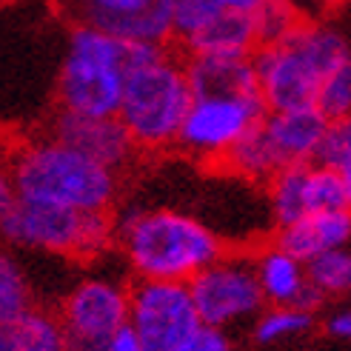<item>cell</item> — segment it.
Returning a JSON list of instances; mask_svg holds the SVG:
<instances>
[{"instance_id": "cell-1", "label": "cell", "mask_w": 351, "mask_h": 351, "mask_svg": "<svg viewBox=\"0 0 351 351\" xmlns=\"http://www.w3.org/2000/svg\"><path fill=\"white\" fill-rule=\"evenodd\" d=\"M195 103L186 55L178 46L132 43V69L117 117L140 152H166L178 143Z\"/></svg>"}, {"instance_id": "cell-2", "label": "cell", "mask_w": 351, "mask_h": 351, "mask_svg": "<svg viewBox=\"0 0 351 351\" xmlns=\"http://www.w3.org/2000/svg\"><path fill=\"white\" fill-rule=\"evenodd\" d=\"M17 197L69 206L77 212H109L117 197V171L92 160L51 134L17 140L6 174Z\"/></svg>"}, {"instance_id": "cell-3", "label": "cell", "mask_w": 351, "mask_h": 351, "mask_svg": "<svg viewBox=\"0 0 351 351\" xmlns=\"http://www.w3.org/2000/svg\"><path fill=\"white\" fill-rule=\"evenodd\" d=\"M117 240L137 280L189 283L197 271L223 257L220 237L208 226L171 208L117 217Z\"/></svg>"}, {"instance_id": "cell-4", "label": "cell", "mask_w": 351, "mask_h": 351, "mask_svg": "<svg viewBox=\"0 0 351 351\" xmlns=\"http://www.w3.org/2000/svg\"><path fill=\"white\" fill-rule=\"evenodd\" d=\"M348 58L351 46L343 34L311 23H303L277 43L260 46L254 66L269 112L317 106L323 80Z\"/></svg>"}, {"instance_id": "cell-5", "label": "cell", "mask_w": 351, "mask_h": 351, "mask_svg": "<svg viewBox=\"0 0 351 351\" xmlns=\"http://www.w3.org/2000/svg\"><path fill=\"white\" fill-rule=\"evenodd\" d=\"M0 226L14 245L72 257H97L117 237V220L109 212H77L69 206L23 200L6 178L0 180Z\"/></svg>"}, {"instance_id": "cell-6", "label": "cell", "mask_w": 351, "mask_h": 351, "mask_svg": "<svg viewBox=\"0 0 351 351\" xmlns=\"http://www.w3.org/2000/svg\"><path fill=\"white\" fill-rule=\"evenodd\" d=\"M132 69V40L92 26H72L58 77V109L117 114Z\"/></svg>"}, {"instance_id": "cell-7", "label": "cell", "mask_w": 351, "mask_h": 351, "mask_svg": "<svg viewBox=\"0 0 351 351\" xmlns=\"http://www.w3.org/2000/svg\"><path fill=\"white\" fill-rule=\"evenodd\" d=\"M129 326L146 351H174L203 326L189 283L137 280L132 286Z\"/></svg>"}, {"instance_id": "cell-8", "label": "cell", "mask_w": 351, "mask_h": 351, "mask_svg": "<svg viewBox=\"0 0 351 351\" xmlns=\"http://www.w3.org/2000/svg\"><path fill=\"white\" fill-rule=\"evenodd\" d=\"M266 112L263 97H195L174 149L217 166Z\"/></svg>"}, {"instance_id": "cell-9", "label": "cell", "mask_w": 351, "mask_h": 351, "mask_svg": "<svg viewBox=\"0 0 351 351\" xmlns=\"http://www.w3.org/2000/svg\"><path fill=\"white\" fill-rule=\"evenodd\" d=\"M189 289L191 297H195L203 326H215V328L254 317L263 308V303H269L254 269V257L223 254L212 266H206L203 271L191 277Z\"/></svg>"}, {"instance_id": "cell-10", "label": "cell", "mask_w": 351, "mask_h": 351, "mask_svg": "<svg viewBox=\"0 0 351 351\" xmlns=\"http://www.w3.org/2000/svg\"><path fill=\"white\" fill-rule=\"evenodd\" d=\"M66 23L92 26L132 43L174 46L171 0H55Z\"/></svg>"}, {"instance_id": "cell-11", "label": "cell", "mask_w": 351, "mask_h": 351, "mask_svg": "<svg viewBox=\"0 0 351 351\" xmlns=\"http://www.w3.org/2000/svg\"><path fill=\"white\" fill-rule=\"evenodd\" d=\"M132 289L114 280L92 277L77 283L60 303V320L72 348L103 351L109 340L129 326Z\"/></svg>"}, {"instance_id": "cell-12", "label": "cell", "mask_w": 351, "mask_h": 351, "mask_svg": "<svg viewBox=\"0 0 351 351\" xmlns=\"http://www.w3.org/2000/svg\"><path fill=\"white\" fill-rule=\"evenodd\" d=\"M46 134H51L55 140L83 154H89L92 160L114 171L126 169L140 152L117 114H77V112L58 109V114L49 120Z\"/></svg>"}, {"instance_id": "cell-13", "label": "cell", "mask_w": 351, "mask_h": 351, "mask_svg": "<svg viewBox=\"0 0 351 351\" xmlns=\"http://www.w3.org/2000/svg\"><path fill=\"white\" fill-rule=\"evenodd\" d=\"M195 97H263L254 55H189Z\"/></svg>"}, {"instance_id": "cell-14", "label": "cell", "mask_w": 351, "mask_h": 351, "mask_svg": "<svg viewBox=\"0 0 351 351\" xmlns=\"http://www.w3.org/2000/svg\"><path fill=\"white\" fill-rule=\"evenodd\" d=\"M326 126L328 117L317 106L266 112V117H263V132H266L280 166L314 163Z\"/></svg>"}, {"instance_id": "cell-15", "label": "cell", "mask_w": 351, "mask_h": 351, "mask_svg": "<svg viewBox=\"0 0 351 351\" xmlns=\"http://www.w3.org/2000/svg\"><path fill=\"white\" fill-rule=\"evenodd\" d=\"M277 245H283L297 260H314L323 252L351 243V208L346 212H308L300 220L277 226Z\"/></svg>"}, {"instance_id": "cell-16", "label": "cell", "mask_w": 351, "mask_h": 351, "mask_svg": "<svg viewBox=\"0 0 351 351\" xmlns=\"http://www.w3.org/2000/svg\"><path fill=\"white\" fill-rule=\"evenodd\" d=\"M183 55H254L260 49L254 14L223 9L206 29L178 46Z\"/></svg>"}, {"instance_id": "cell-17", "label": "cell", "mask_w": 351, "mask_h": 351, "mask_svg": "<svg viewBox=\"0 0 351 351\" xmlns=\"http://www.w3.org/2000/svg\"><path fill=\"white\" fill-rule=\"evenodd\" d=\"M254 269L260 277V286L266 300L274 306H300L303 294L308 289L306 263L289 254L283 245H266L254 254Z\"/></svg>"}, {"instance_id": "cell-18", "label": "cell", "mask_w": 351, "mask_h": 351, "mask_svg": "<svg viewBox=\"0 0 351 351\" xmlns=\"http://www.w3.org/2000/svg\"><path fill=\"white\" fill-rule=\"evenodd\" d=\"M69 335L60 314L32 306L29 311L0 323V351H69Z\"/></svg>"}, {"instance_id": "cell-19", "label": "cell", "mask_w": 351, "mask_h": 351, "mask_svg": "<svg viewBox=\"0 0 351 351\" xmlns=\"http://www.w3.org/2000/svg\"><path fill=\"white\" fill-rule=\"evenodd\" d=\"M217 166H223L226 171H232L237 178H245L252 183H269L274 174L283 169L269 143L266 132H263V120L254 123V126L237 140L234 149L226 154Z\"/></svg>"}, {"instance_id": "cell-20", "label": "cell", "mask_w": 351, "mask_h": 351, "mask_svg": "<svg viewBox=\"0 0 351 351\" xmlns=\"http://www.w3.org/2000/svg\"><path fill=\"white\" fill-rule=\"evenodd\" d=\"M308 171L311 163L283 166L269 180V206L277 226H286L308 215Z\"/></svg>"}, {"instance_id": "cell-21", "label": "cell", "mask_w": 351, "mask_h": 351, "mask_svg": "<svg viewBox=\"0 0 351 351\" xmlns=\"http://www.w3.org/2000/svg\"><path fill=\"white\" fill-rule=\"evenodd\" d=\"M351 208V191L340 169L311 163L308 171V212H346Z\"/></svg>"}, {"instance_id": "cell-22", "label": "cell", "mask_w": 351, "mask_h": 351, "mask_svg": "<svg viewBox=\"0 0 351 351\" xmlns=\"http://www.w3.org/2000/svg\"><path fill=\"white\" fill-rule=\"evenodd\" d=\"M308 283L320 289L326 297L328 294H348L351 291V249L340 245V249L323 252L306 263Z\"/></svg>"}, {"instance_id": "cell-23", "label": "cell", "mask_w": 351, "mask_h": 351, "mask_svg": "<svg viewBox=\"0 0 351 351\" xmlns=\"http://www.w3.org/2000/svg\"><path fill=\"white\" fill-rule=\"evenodd\" d=\"M303 12L297 9L294 0H266L257 12H254V26H257V40L260 46H269L289 38L294 29H300Z\"/></svg>"}, {"instance_id": "cell-24", "label": "cell", "mask_w": 351, "mask_h": 351, "mask_svg": "<svg viewBox=\"0 0 351 351\" xmlns=\"http://www.w3.org/2000/svg\"><path fill=\"white\" fill-rule=\"evenodd\" d=\"M311 326V311L300 306H274L266 311L254 326V340L257 343H274L291 335H303Z\"/></svg>"}, {"instance_id": "cell-25", "label": "cell", "mask_w": 351, "mask_h": 351, "mask_svg": "<svg viewBox=\"0 0 351 351\" xmlns=\"http://www.w3.org/2000/svg\"><path fill=\"white\" fill-rule=\"evenodd\" d=\"M174 9V46L195 38L226 9L220 0H171Z\"/></svg>"}, {"instance_id": "cell-26", "label": "cell", "mask_w": 351, "mask_h": 351, "mask_svg": "<svg viewBox=\"0 0 351 351\" xmlns=\"http://www.w3.org/2000/svg\"><path fill=\"white\" fill-rule=\"evenodd\" d=\"M32 308L26 274L12 257H0V323Z\"/></svg>"}, {"instance_id": "cell-27", "label": "cell", "mask_w": 351, "mask_h": 351, "mask_svg": "<svg viewBox=\"0 0 351 351\" xmlns=\"http://www.w3.org/2000/svg\"><path fill=\"white\" fill-rule=\"evenodd\" d=\"M314 163L328 166V169H340V171L346 166H351V114L328 120Z\"/></svg>"}, {"instance_id": "cell-28", "label": "cell", "mask_w": 351, "mask_h": 351, "mask_svg": "<svg viewBox=\"0 0 351 351\" xmlns=\"http://www.w3.org/2000/svg\"><path fill=\"white\" fill-rule=\"evenodd\" d=\"M317 109L328 120L351 114V58L346 63H340L335 72L323 80L320 95H317Z\"/></svg>"}, {"instance_id": "cell-29", "label": "cell", "mask_w": 351, "mask_h": 351, "mask_svg": "<svg viewBox=\"0 0 351 351\" xmlns=\"http://www.w3.org/2000/svg\"><path fill=\"white\" fill-rule=\"evenodd\" d=\"M174 351H232V346H229V340H226L223 328L200 326L195 335H191L183 346H178Z\"/></svg>"}, {"instance_id": "cell-30", "label": "cell", "mask_w": 351, "mask_h": 351, "mask_svg": "<svg viewBox=\"0 0 351 351\" xmlns=\"http://www.w3.org/2000/svg\"><path fill=\"white\" fill-rule=\"evenodd\" d=\"M103 351H146V348H143V343H140V337L134 335V328L126 326V328L117 331V335L109 340V346Z\"/></svg>"}, {"instance_id": "cell-31", "label": "cell", "mask_w": 351, "mask_h": 351, "mask_svg": "<svg viewBox=\"0 0 351 351\" xmlns=\"http://www.w3.org/2000/svg\"><path fill=\"white\" fill-rule=\"evenodd\" d=\"M326 328H328V335H335L340 340H351V308H343L335 317H328Z\"/></svg>"}, {"instance_id": "cell-32", "label": "cell", "mask_w": 351, "mask_h": 351, "mask_svg": "<svg viewBox=\"0 0 351 351\" xmlns=\"http://www.w3.org/2000/svg\"><path fill=\"white\" fill-rule=\"evenodd\" d=\"M220 3L226 9H232V12H243V14H254L266 0H220Z\"/></svg>"}, {"instance_id": "cell-33", "label": "cell", "mask_w": 351, "mask_h": 351, "mask_svg": "<svg viewBox=\"0 0 351 351\" xmlns=\"http://www.w3.org/2000/svg\"><path fill=\"white\" fill-rule=\"evenodd\" d=\"M343 174H346V183H348V191H351V166H346Z\"/></svg>"}, {"instance_id": "cell-34", "label": "cell", "mask_w": 351, "mask_h": 351, "mask_svg": "<svg viewBox=\"0 0 351 351\" xmlns=\"http://www.w3.org/2000/svg\"><path fill=\"white\" fill-rule=\"evenodd\" d=\"M69 351H83V348H69Z\"/></svg>"}]
</instances>
